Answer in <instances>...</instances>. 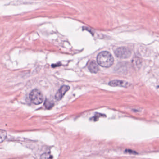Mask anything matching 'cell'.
<instances>
[{
  "instance_id": "3957f363",
  "label": "cell",
  "mask_w": 159,
  "mask_h": 159,
  "mask_svg": "<svg viewBox=\"0 0 159 159\" xmlns=\"http://www.w3.org/2000/svg\"><path fill=\"white\" fill-rule=\"evenodd\" d=\"M132 54L130 49L125 47H120L115 51V55L118 58L126 59L129 58Z\"/></svg>"
},
{
  "instance_id": "5b68a950",
  "label": "cell",
  "mask_w": 159,
  "mask_h": 159,
  "mask_svg": "<svg viewBox=\"0 0 159 159\" xmlns=\"http://www.w3.org/2000/svg\"><path fill=\"white\" fill-rule=\"evenodd\" d=\"M70 87L67 85H63L58 90L55 95V98L57 100H59L63 97L65 94L69 90Z\"/></svg>"
},
{
  "instance_id": "8992f818",
  "label": "cell",
  "mask_w": 159,
  "mask_h": 159,
  "mask_svg": "<svg viewBox=\"0 0 159 159\" xmlns=\"http://www.w3.org/2000/svg\"><path fill=\"white\" fill-rule=\"evenodd\" d=\"M88 69L92 73H96L99 70L98 65L95 61H91L88 65Z\"/></svg>"
},
{
  "instance_id": "30bf717a",
  "label": "cell",
  "mask_w": 159,
  "mask_h": 159,
  "mask_svg": "<svg viewBox=\"0 0 159 159\" xmlns=\"http://www.w3.org/2000/svg\"><path fill=\"white\" fill-rule=\"evenodd\" d=\"M125 152H128V153H133V154H136L137 152L134 151L132 150L127 149L125 150Z\"/></svg>"
},
{
  "instance_id": "7a4b0ae2",
  "label": "cell",
  "mask_w": 159,
  "mask_h": 159,
  "mask_svg": "<svg viewBox=\"0 0 159 159\" xmlns=\"http://www.w3.org/2000/svg\"><path fill=\"white\" fill-rule=\"evenodd\" d=\"M30 98L31 102L35 105H40L43 100V97L39 90L34 89L30 94Z\"/></svg>"
},
{
  "instance_id": "ba28073f",
  "label": "cell",
  "mask_w": 159,
  "mask_h": 159,
  "mask_svg": "<svg viewBox=\"0 0 159 159\" xmlns=\"http://www.w3.org/2000/svg\"><path fill=\"white\" fill-rule=\"evenodd\" d=\"M40 159H54L52 155L49 153V152H46V153H43L41 156Z\"/></svg>"
},
{
  "instance_id": "6da1fadb",
  "label": "cell",
  "mask_w": 159,
  "mask_h": 159,
  "mask_svg": "<svg viewBox=\"0 0 159 159\" xmlns=\"http://www.w3.org/2000/svg\"><path fill=\"white\" fill-rule=\"evenodd\" d=\"M97 60L99 66L105 68L111 66L114 62L113 57L110 53L107 52H101L98 54Z\"/></svg>"
},
{
  "instance_id": "277c9868",
  "label": "cell",
  "mask_w": 159,
  "mask_h": 159,
  "mask_svg": "<svg viewBox=\"0 0 159 159\" xmlns=\"http://www.w3.org/2000/svg\"><path fill=\"white\" fill-rule=\"evenodd\" d=\"M109 84L111 86H120L122 87H128L130 84L127 82L120 80H114L110 82Z\"/></svg>"
},
{
  "instance_id": "52a82bcc",
  "label": "cell",
  "mask_w": 159,
  "mask_h": 159,
  "mask_svg": "<svg viewBox=\"0 0 159 159\" xmlns=\"http://www.w3.org/2000/svg\"><path fill=\"white\" fill-rule=\"evenodd\" d=\"M7 136V133L6 131L1 129L0 131V142L2 143Z\"/></svg>"
},
{
  "instance_id": "9c48e42d",
  "label": "cell",
  "mask_w": 159,
  "mask_h": 159,
  "mask_svg": "<svg viewBox=\"0 0 159 159\" xmlns=\"http://www.w3.org/2000/svg\"><path fill=\"white\" fill-rule=\"evenodd\" d=\"M44 106H45L46 108L48 109H50L53 107L54 104L53 102H51L50 100L46 99L45 103H44Z\"/></svg>"
}]
</instances>
